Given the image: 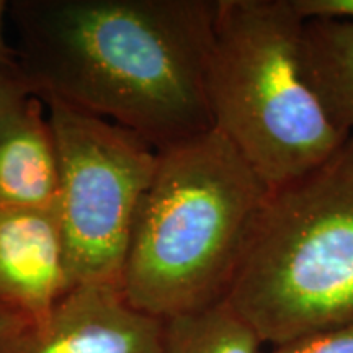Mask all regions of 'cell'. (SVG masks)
Returning a JSON list of instances; mask_svg holds the SVG:
<instances>
[{"instance_id": "6da1fadb", "label": "cell", "mask_w": 353, "mask_h": 353, "mask_svg": "<svg viewBox=\"0 0 353 353\" xmlns=\"http://www.w3.org/2000/svg\"><path fill=\"white\" fill-rule=\"evenodd\" d=\"M218 0H13L17 63L39 100L126 128L156 151L213 130Z\"/></svg>"}, {"instance_id": "7a4b0ae2", "label": "cell", "mask_w": 353, "mask_h": 353, "mask_svg": "<svg viewBox=\"0 0 353 353\" xmlns=\"http://www.w3.org/2000/svg\"><path fill=\"white\" fill-rule=\"evenodd\" d=\"M267 196L216 128L157 151L123 267L131 306L167 321L226 299Z\"/></svg>"}, {"instance_id": "3957f363", "label": "cell", "mask_w": 353, "mask_h": 353, "mask_svg": "<svg viewBox=\"0 0 353 353\" xmlns=\"http://www.w3.org/2000/svg\"><path fill=\"white\" fill-rule=\"evenodd\" d=\"M303 26L293 0H218L208 69L213 128L268 192L322 164L350 136L309 81Z\"/></svg>"}, {"instance_id": "277c9868", "label": "cell", "mask_w": 353, "mask_h": 353, "mask_svg": "<svg viewBox=\"0 0 353 353\" xmlns=\"http://www.w3.org/2000/svg\"><path fill=\"white\" fill-rule=\"evenodd\" d=\"M226 299L270 347L353 324V132L268 192Z\"/></svg>"}, {"instance_id": "5b68a950", "label": "cell", "mask_w": 353, "mask_h": 353, "mask_svg": "<svg viewBox=\"0 0 353 353\" xmlns=\"http://www.w3.org/2000/svg\"><path fill=\"white\" fill-rule=\"evenodd\" d=\"M46 107L59 162V213L70 288H121L126 250L157 151L126 128L56 99Z\"/></svg>"}, {"instance_id": "8992f818", "label": "cell", "mask_w": 353, "mask_h": 353, "mask_svg": "<svg viewBox=\"0 0 353 353\" xmlns=\"http://www.w3.org/2000/svg\"><path fill=\"white\" fill-rule=\"evenodd\" d=\"M164 335L165 321L131 306L120 286L79 285L0 337V353H162Z\"/></svg>"}, {"instance_id": "52a82bcc", "label": "cell", "mask_w": 353, "mask_h": 353, "mask_svg": "<svg viewBox=\"0 0 353 353\" xmlns=\"http://www.w3.org/2000/svg\"><path fill=\"white\" fill-rule=\"evenodd\" d=\"M69 290L57 208H0V303L34 322Z\"/></svg>"}, {"instance_id": "ba28073f", "label": "cell", "mask_w": 353, "mask_h": 353, "mask_svg": "<svg viewBox=\"0 0 353 353\" xmlns=\"http://www.w3.org/2000/svg\"><path fill=\"white\" fill-rule=\"evenodd\" d=\"M44 110L32 97L0 120V208H57L59 162Z\"/></svg>"}, {"instance_id": "9c48e42d", "label": "cell", "mask_w": 353, "mask_h": 353, "mask_svg": "<svg viewBox=\"0 0 353 353\" xmlns=\"http://www.w3.org/2000/svg\"><path fill=\"white\" fill-rule=\"evenodd\" d=\"M306 72L335 125L353 132V21L309 19L303 26Z\"/></svg>"}, {"instance_id": "30bf717a", "label": "cell", "mask_w": 353, "mask_h": 353, "mask_svg": "<svg viewBox=\"0 0 353 353\" xmlns=\"http://www.w3.org/2000/svg\"><path fill=\"white\" fill-rule=\"evenodd\" d=\"M265 343L228 299L165 321L162 353H263Z\"/></svg>"}, {"instance_id": "8fae6325", "label": "cell", "mask_w": 353, "mask_h": 353, "mask_svg": "<svg viewBox=\"0 0 353 353\" xmlns=\"http://www.w3.org/2000/svg\"><path fill=\"white\" fill-rule=\"evenodd\" d=\"M263 353H353V324L273 345Z\"/></svg>"}, {"instance_id": "7c38bea8", "label": "cell", "mask_w": 353, "mask_h": 353, "mask_svg": "<svg viewBox=\"0 0 353 353\" xmlns=\"http://www.w3.org/2000/svg\"><path fill=\"white\" fill-rule=\"evenodd\" d=\"M32 97L37 95L21 74L19 64L0 65V120L20 108Z\"/></svg>"}, {"instance_id": "4fadbf2b", "label": "cell", "mask_w": 353, "mask_h": 353, "mask_svg": "<svg viewBox=\"0 0 353 353\" xmlns=\"http://www.w3.org/2000/svg\"><path fill=\"white\" fill-rule=\"evenodd\" d=\"M304 20L337 19L353 21V0H293Z\"/></svg>"}, {"instance_id": "5bb4252c", "label": "cell", "mask_w": 353, "mask_h": 353, "mask_svg": "<svg viewBox=\"0 0 353 353\" xmlns=\"http://www.w3.org/2000/svg\"><path fill=\"white\" fill-rule=\"evenodd\" d=\"M8 13V2L0 0V65H15L17 63V52L15 48L8 44L6 38V21Z\"/></svg>"}, {"instance_id": "9a60e30c", "label": "cell", "mask_w": 353, "mask_h": 353, "mask_svg": "<svg viewBox=\"0 0 353 353\" xmlns=\"http://www.w3.org/2000/svg\"><path fill=\"white\" fill-rule=\"evenodd\" d=\"M25 319L21 316L17 314V312H13L12 309H8L7 306H3L2 303H0V337H3V335H7L8 332H12V330H17L21 325L25 324Z\"/></svg>"}]
</instances>
